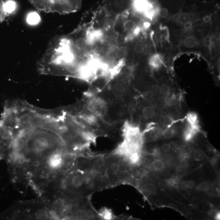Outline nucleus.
<instances>
[{
    "mask_svg": "<svg viewBox=\"0 0 220 220\" xmlns=\"http://www.w3.org/2000/svg\"><path fill=\"white\" fill-rule=\"evenodd\" d=\"M78 156L67 149L47 155L32 170L28 179L27 188H30L40 196L50 183L74 166Z\"/></svg>",
    "mask_w": 220,
    "mask_h": 220,
    "instance_id": "nucleus-1",
    "label": "nucleus"
},
{
    "mask_svg": "<svg viewBox=\"0 0 220 220\" xmlns=\"http://www.w3.org/2000/svg\"><path fill=\"white\" fill-rule=\"evenodd\" d=\"M103 180L102 175L85 170L75 163L69 171L50 183L42 194L58 192L74 198L91 196L103 190Z\"/></svg>",
    "mask_w": 220,
    "mask_h": 220,
    "instance_id": "nucleus-2",
    "label": "nucleus"
},
{
    "mask_svg": "<svg viewBox=\"0 0 220 220\" xmlns=\"http://www.w3.org/2000/svg\"><path fill=\"white\" fill-rule=\"evenodd\" d=\"M122 141L112 153L125 159L133 153L142 152L145 132L141 130L139 125L125 121L122 126Z\"/></svg>",
    "mask_w": 220,
    "mask_h": 220,
    "instance_id": "nucleus-3",
    "label": "nucleus"
},
{
    "mask_svg": "<svg viewBox=\"0 0 220 220\" xmlns=\"http://www.w3.org/2000/svg\"><path fill=\"white\" fill-rule=\"evenodd\" d=\"M86 99L84 108L99 120H104L108 110L107 103L102 97L96 94H86Z\"/></svg>",
    "mask_w": 220,
    "mask_h": 220,
    "instance_id": "nucleus-4",
    "label": "nucleus"
},
{
    "mask_svg": "<svg viewBox=\"0 0 220 220\" xmlns=\"http://www.w3.org/2000/svg\"><path fill=\"white\" fill-rule=\"evenodd\" d=\"M82 0H53L52 12L68 14L78 11L81 8Z\"/></svg>",
    "mask_w": 220,
    "mask_h": 220,
    "instance_id": "nucleus-5",
    "label": "nucleus"
},
{
    "mask_svg": "<svg viewBox=\"0 0 220 220\" xmlns=\"http://www.w3.org/2000/svg\"><path fill=\"white\" fill-rule=\"evenodd\" d=\"M10 140L9 130L6 125L0 120V161L6 158Z\"/></svg>",
    "mask_w": 220,
    "mask_h": 220,
    "instance_id": "nucleus-6",
    "label": "nucleus"
},
{
    "mask_svg": "<svg viewBox=\"0 0 220 220\" xmlns=\"http://www.w3.org/2000/svg\"><path fill=\"white\" fill-rule=\"evenodd\" d=\"M128 86L124 82H117L113 85L111 88L114 97L117 99H122L126 95Z\"/></svg>",
    "mask_w": 220,
    "mask_h": 220,
    "instance_id": "nucleus-7",
    "label": "nucleus"
},
{
    "mask_svg": "<svg viewBox=\"0 0 220 220\" xmlns=\"http://www.w3.org/2000/svg\"><path fill=\"white\" fill-rule=\"evenodd\" d=\"M31 4L39 11L45 12H52L53 0H29Z\"/></svg>",
    "mask_w": 220,
    "mask_h": 220,
    "instance_id": "nucleus-8",
    "label": "nucleus"
},
{
    "mask_svg": "<svg viewBox=\"0 0 220 220\" xmlns=\"http://www.w3.org/2000/svg\"><path fill=\"white\" fill-rule=\"evenodd\" d=\"M67 40L69 46L72 51H84L87 49L88 43L86 38L80 37L75 40L72 43Z\"/></svg>",
    "mask_w": 220,
    "mask_h": 220,
    "instance_id": "nucleus-9",
    "label": "nucleus"
},
{
    "mask_svg": "<svg viewBox=\"0 0 220 220\" xmlns=\"http://www.w3.org/2000/svg\"><path fill=\"white\" fill-rule=\"evenodd\" d=\"M163 55L160 53H154L149 58V65L153 69H158L163 66Z\"/></svg>",
    "mask_w": 220,
    "mask_h": 220,
    "instance_id": "nucleus-10",
    "label": "nucleus"
},
{
    "mask_svg": "<svg viewBox=\"0 0 220 220\" xmlns=\"http://www.w3.org/2000/svg\"><path fill=\"white\" fill-rule=\"evenodd\" d=\"M102 33L99 30L90 31L87 34L86 39L88 44H93L102 37Z\"/></svg>",
    "mask_w": 220,
    "mask_h": 220,
    "instance_id": "nucleus-11",
    "label": "nucleus"
},
{
    "mask_svg": "<svg viewBox=\"0 0 220 220\" xmlns=\"http://www.w3.org/2000/svg\"><path fill=\"white\" fill-rule=\"evenodd\" d=\"M142 116L145 120L153 119L156 115V111L154 107L151 105L144 106L141 111Z\"/></svg>",
    "mask_w": 220,
    "mask_h": 220,
    "instance_id": "nucleus-12",
    "label": "nucleus"
},
{
    "mask_svg": "<svg viewBox=\"0 0 220 220\" xmlns=\"http://www.w3.org/2000/svg\"><path fill=\"white\" fill-rule=\"evenodd\" d=\"M102 220L117 219V217L114 214L111 209L104 207L98 212Z\"/></svg>",
    "mask_w": 220,
    "mask_h": 220,
    "instance_id": "nucleus-13",
    "label": "nucleus"
},
{
    "mask_svg": "<svg viewBox=\"0 0 220 220\" xmlns=\"http://www.w3.org/2000/svg\"><path fill=\"white\" fill-rule=\"evenodd\" d=\"M188 124L196 130H199L198 125V116L196 113L194 112H190L187 114L186 117Z\"/></svg>",
    "mask_w": 220,
    "mask_h": 220,
    "instance_id": "nucleus-14",
    "label": "nucleus"
},
{
    "mask_svg": "<svg viewBox=\"0 0 220 220\" xmlns=\"http://www.w3.org/2000/svg\"><path fill=\"white\" fill-rule=\"evenodd\" d=\"M197 43V39L193 35L187 36L183 41V46L187 49H193L196 47Z\"/></svg>",
    "mask_w": 220,
    "mask_h": 220,
    "instance_id": "nucleus-15",
    "label": "nucleus"
},
{
    "mask_svg": "<svg viewBox=\"0 0 220 220\" xmlns=\"http://www.w3.org/2000/svg\"><path fill=\"white\" fill-rule=\"evenodd\" d=\"M41 18L40 15L36 12H32L27 15V22L30 25H36L40 22Z\"/></svg>",
    "mask_w": 220,
    "mask_h": 220,
    "instance_id": "nucleus-16",
    "label": "nucleus"
},
{
    "mask_svg": "<svg viewBox=\"0 0 220 220\" xmlns=\"http://www.w3.org/2000/svg\"><path fill=\"white\" fill-rule=\"evenodd\" d=\"M197 132V130L188 124L184 131V137L185 140L186 141H191Z\"/></svg>",
    "mask_w": 220,
    "mask_h": 220,
    "instance_id": "nucleus-17",
    "label": "nucleus"
},
{
    "mask_svg": "<svg viewBox=\"0 0 220 220\" xmlns=\"http://www.w3.org/2000/svg\"><path fill=\"white\" fill-rule=\"evenodd\" d=\"M142 188L144 193L148 195H153L156 193V186L152 183H147L144 184L142 185Z\"/></svg>",
    "mask_w": 220,
    "mask_h": 220,
    "instance_id": "nucleus-18",
    "label": "nucleus"
},
{
    "mask_svg": "<svg viewBox=\"0 0 220 220\" xmlns=\"http://www.w3.org/2000/svg\"><path fill=\"white\" fill-rule=\"evenodd\" d=\"M5 10L6 14H11L15 11L16 8V2L12 0H10L5 3Z\"/></svg>",
    "mask_w": 220,
    "mask_h": 220,
    "instance_id": "nucleus-19",
    "label": "nucleus"
},
{
    "mask_svg": "<svg viewBox=\"0 0 220 220\" xmlns=\"http://www.w3.org/2000/svg\"><path fill=\"white\" fill-rule=\"evenodd\" d=\"M171 89L169 85L163 84L159 87V93L162 96L167 97L170 94Z\"/></svg>",
    "mask_w": 220,
    "mask_h": 220,
    "instance_id": "nucleus-20",
    "label": "nucleus"
},
{
    "mask_svg": "<svg viewBox=\"0 0 220 220\" xmlns=\"http://www.w3.org/2000/svg\"><path fill=\"white\" fill-rule=\"evenodd\" d=\"M115 24V21L113 19L107 18L105 19L103 22L102 27L105 30H111L114 29Z\"/></svg>",
    "mask_w": 220,
    "mask_h": 220,
    "instance_id": "nucleus-21",
    "label": "nucleus"
},
{
    "mask_svg": "<svg viewBox=\"0 0 220 220\" xmlns=\"http://www.w3.org/2000/svg\"><path fill=\"white\" fill-rule=\"evenodd\" d=\"M151 166L153 169L157 171H160L164 168V163L160 159H156L152 163Z\"/></svg>",
    "mask_w": 220,
    "mask_h": 220,
    "instance_id": "nucleus-22",
    "label": "nucleus"
},
{
    "mask_svg": "<svg viewBox=\"0 0 220 220\" xmlns=\"http://www.w3.org/2000/svg\"><path fill=\"white\" fill-rule=\"evenodd\" d=\"M175 134L174 129L171 127H168L163 130V136L165 138L170 139L173 137Z\"/></svg>",
    "mask_w": 220,
    "mask_h": 220,
    "instance_id": "nucleus-23",
    "label": "nucleus"
},
{
    "mask_svg": "<svg viewBox=\"0 0 220 220\" xmlns=\"http://www.w3.org/2000/svg\"><path fill=\"white\" fill-rule=\"evenodd\" d=\"M4 5L5 3L4 1L0 0V22H3L5 20L7 15L5 11Z\"/></svg>",
    "mask_w": 220,
    "mask_h": 220,
    "instance_id": "nucleus-24",
    "label": "nucleus"
},
{
    "mask_svg": "<svg viewBox=\"0 0 220 220\" xmlns=\"http://www.w3.org/2000/svg\"><path fill=\"white\" fill-rule=\"evenodd\" d=\"M124 29L126 30L131 31L133 30L136 28L135 22L132 20H128L124 24Z\"/></svg>",
    "mask_w": 220,
    "mask_h": 220,
    "instance_id": "nucleus-25",
    "label": "nucleus"
},
{
    "mask_svg": "<svg viewBox=\"0 0 220 220\" xmlns=\"http://www.w3.org/2000/svg\"><path fill=\"white\" fill-rule=\"evenodd\" d=\"M194 159L197 161H202L205 159V155L202 151L199 150H196L194 151L193 154Z\"/></svg>",
    "mask_w": 220,
    "mask_h": 220,
    "instance_id": "nucleus-26",
    "label": "nucleus"
},
{
    "mask_svg": "<svg viewBox=\"0 0 220 220\" xmlns=\"http://www.w3.org/2000/svg\"><path fill=\"white\" fill-rule=\"evenodd\" d=\"M176 172L177 177L179 178L183 177L186 175L187 170L185 167L180 166L177 168Z\"/></svg>",
    "mask_w": 220,
    "mask_h": 220,
    "instance_id": "nucleus-27",
    "label": "nucleus"
},
{
    "mask_svg": "<svg viewBox=\"0 0 220 220\" xmlns=\"http://www.w3.org/2000/svg\"><path fill=\"white\" fill-rule=\"evenodd\" d=\"M179 178L177 177H173L167 180V183L171 186L174 188H177L179 185Z\"/></svg>",
    "mask_w": 220,
    "mask_h": 220,
    "instance_id": "nucleus-28",
    "label": "nucleus"
},
{
    "mask_svg": "<svg viewBox=\"0 0 220 220\" xmlns=\"http://www.w3.org/2000/svg\"><path fill=\"white\" fill-rule=\"evenodd\" d=\"M163 128L160 127L154 128L153 129V134L154 136L156 138L161 137L163 136Z\"/></svg>",
    "mask_w": 220,
    "mask_h": 220,
    "instance_id": "nucleus-29",
    "label": "nucleus"
},
{
    "mask_svg": "<svg viewBox=\"0 0 220 220\" xmlns=\"http://www.w3.org/2000/svg\"><path fill=\"white\" fill-rule=\"evenodd\" d=\"M126 55V51L123 49H119L116 53V56L117 58L120 60L124 59Z\"/></svg>",
    "mask_w": 220,
    "mask_h": 220,
    "instance_id": "nucleus-30",
    "label": "nucleus"
},
{
    "mask_svg": "<svg viewBox=\"0 0 220 220\" xmlns=\"http://www.w3.org/2000/svg\"><path fill=\"white\" fill-rule=\"evenodd\" d=\"M209 184L207 182L203 181L200 183L198 186V189L200 191L206 192L209 188Z\"/></svg>",
    "mask_w": 220,
    "mask_h": 220,
    "instance_id": "nucleus-31",
    "label": "nucleus"
},
{
    "mask_svg": "<svg viewBox=\"0 0 220 220\" xmlns=\"http://www.w3.org/2000/svg\"><path fill=\"white\" fill-rule=\"evenodd\" d=\"M144 46L142 44H136L134 47V51L137 54H141L142 53Z\"/></svg>",
    "mask_w": 220,
    "mask_h": 220,
    "instance_id": "nucleus-32",
    "label": "nucleus"
},
{
    "mask_svg": "<svg viewBox=\"0 0 220 220\" xmlns=\"http://www.w3.org/2000/svg\"><path fill=\"white\" fill-rule=\"evenodd\" d=\"M142 53L145 55H149L151 54L152 49L151 47L149 46H146L144 47Z\"/></svg>",
    "mask_w": 220,
    "mask_h": 220,
    "instance_id": "nucleus-33",
    "label": "nucleus"
},
{
    "mask_svg": "<svg viewBox=\"0 0 220 220\" xmlns=\"http://www.w3.org/2000/svg\"><path fill=\"white\" fill-rule=\"evenodd\" d=\"M195 186V183L194 181L188 180L186 183V186L189 189H193Z\"/></svg>",
    "mask_w": 220,
    "mask_h": 220,
    "instance_id": "nucleus-34",
    "label": "nucleus"
},
{
    "mask_svg": "<svg viewBox=\"0 0 220 220\" xmlns=\"http://www.w3.org/2000/svg\"><path fill=\"white\" fill-rule=\"evenodd\" d=\"M161 149H162L163 151L165 152V153L169 152L170 150L169 144H164L162 145V147H161Z\"/></svg>",
    "mask_w": 220,
    "mask_h": 220,
    "instance_id": "nucleus-35",
    "label": "nucleus"
},
{
    "mask_svg": "<svg viewBox=\"0 0 220 220\" xmlns=\"http://www.w3.org/2000/svg\"><path fill=\"white\" fill-rule=\"evenodd\" d=\"M212 17L210 15H206L203 17V22L205 23H209L211 21Z\"/></svg>",
    "mask_w": 220,
    "mask_h": 220,
    "instance_id": "nucleus-36",
    "label": "nucleus"
},
{
    "mask_svg": "<svg viewBox=\"0 0 220 220\" xmlns=\"http://www.w3.org/2000/svg\"><path fill=\"white\" fill-rule=\"evenodd\" d=\"M169 145L170 149L172 150L176 149L177 147V144L175 142L173 141L170 142L169 144Z\"/></svg>",
    "mask_w": 220,
    "mask_h": 220,
    "instance_id": "nucleus-37",
    "label": "nucleus"
},
{
    "mask_svg": "<svg viewBox=\"0 0 220 220\" xmlns=\"http://www.w3.org/2000/svg\"><path fill=\"white\" fill-rule=\"evenodd\" d=\"M220 213H217L215 214V218L216 220H220Z\"/></svg>",
    "mask_w": 220,
    "mask_h": 220,
    "instance_id": "nucleus-38",
    "label": "nucleus"
}]
</instances>
